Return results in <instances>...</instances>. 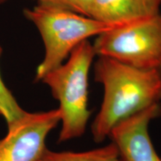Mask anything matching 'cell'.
<instances>
[{
    "label": "cell",
    "instance_id": "1",
    "mask_svg": "<svg viewBox=\"0 0 161 161\" xmlns=\"http://www.w3.org/2000/svg\"><path fill=\"white\" fill-rule=\"evenodd\" d=\"M95 80L103 86L102 105L91 125L97 143L116 125L161 101V71L133 67L107 57L94 66Z\"/></svg>",
    "mask_w": 161,
    "mask_h": 161
},
{
    "label": "cell",
    "instance_id": "2",
    "mask_svg": "<svg viewBox=\"0 0 161 161\" xmlns=\"http://www.w3.org/2000/svg\"><path fill=\"white\" fill-rule=\"evenodd\" d=\"M96 56L93 45L85 40L71 52L66 63L42 78L59 102L62 126L58 142L80 137L86 131L91 114L88 109V78Z\"/></svg>",
    "mask_w": 161,
    "mask_h": 161
},
{
    "label": "cell",
    "instance_id": "3",
    "mask_svg": "<svg viewBox=\"0 0 161 161\" xmlns=\"http://www.w3.org/2000/svg\"><path fill=\"white\" fill-rule=\"evenodd\" d=\"M23 13L37 27L45 46L43 60L36 70L37 81L64 64L82 42L115 28L94 18L47 4L39 3L24 10Z\"/></svg>",
    "mask_w": 161,
    "mask_h": 161
},
{
    "label": "cell",
    "instance_id": "4",
    "mask_svg": "<svg viewBox=\"0 0 161 161\" xmlns=\"http://www.w3.org/2000/svg\"><path fill=\"white\" fill-rule=\"evenodd\" d=\"M92 45L98 57L161 71V14L103 32Z\"/></svg>",
    "mask_w": 161,
    "mask_h": 161
},
{
    "label": "cell",
    "instance_id": "5",
    "mask_svg": "<svg viewBox=\"0 0 161 161\" xmlns=\"http://www.w3.org/2000/svg\"><path fill=\"white\" fill-rule=\"evenodd\" d=\"M60 122L58 109L26 113L0 140V161H40L48 134Z\"/></svg>",
    "mask_w": 161,
    "mask_h": 161
},
{
    "label": "cell",
    "instance_id": "6",
    "mask_svg": "<svg viewBox=\"0 0 161 161\" xmlns=\"http://www.w3.org/2000/svg\"><path fill=\"white\" fill-rule=\"evenodd\" d=\"M160 115V103L156 104L113 128L108 137L117 148L119 161H161L148 133L150 122Z\"/></svg>",
    "mask_w": 161,
    "mask_h": 161
},
{
    "label": "cell",
    "instance_id": "7",
    "mask_svg": "<svg viewBox=\"0 0 161 161\" xmlns=\"http://www.w3.org/2000/svg\"><path fill=\"white\" fill-rule=\"evenodd\" d=\"M160 0H94L91 17L121 26L160 14Z\"/></svg>",
    "mask_w": 161,
    "mask_h": 161
},
{
    "label": "cell",
    "instance_id": "8",
    "mask_svg": "<svg viewBox=\"0 0 161 161\" xmlns=\"http://www.w3.org/2000/svg\"><path fill=\"white\" fill-rule=\"evenodd\" d=\"M40 161H119V153L114 142L85 152H52L47 149Z\"/></svg>",
    "mask_w": 161,
    "mask_h": 161
},
{
    "label": "cell",
    "instance_id": "9",
    "mask_svg": "<svg viewBox=\"0 0 161 161\" xmlns=\"http://www.w3.org/2000/svg\"><path fill=\"white\" fill-rule=\"evenodd\" d=\"M3 49L0 46V57ZM19 105L12 92L5 86L0 73V116L5 119L8 129L13 127L26 114Z\"/></svg>",
    "mask_w": 161,
    "mask_h": 161
},
{
    "label": "cell",
    "instance_id": "10",
    "mask_svg": "<svg viewBox=\"0 0 161 161\" xmlns=\"http://www.w3.org/2000/svg\"><path fill=\"white\" fill-rule=\"evenodd\" d=\"M38 2L57 6L89 17H91L94 3V0H38Z\"/></svg>",
    "mask_w": 161,
    "mask_h": 161
},
{
    "label": "cell",
    "instance_id": "11",
    "mask_svg": "<svg viewBox=\"0 0 161 161\" xmlns=\"http://www.w3.org/2000/svg\"><path fill=\"white\" fill-rule=\"evenodd\" d=\"M6 1H7V0H0V5H1L2 4H3L4 3H5Z\"/></svg>",
    "mask_w": 161,
    "mask_h": 161
},
{
    "label": "cell",
    "instance_id": "12",
    "mask_svg": "<svg viewBox=\"0 0 161 161\" xmlns=\"http://www.w3.org/2000/svg\"><path fill=\"white\" fill-rule=\"evenodd\" d=\"M160 3H161V0H160Z\"/></svg>",
    "mask_w": 161,
    "mask_h": 161
}]
</instances>
